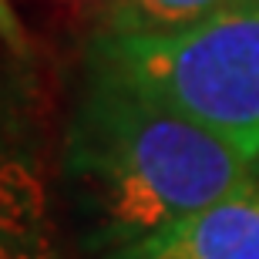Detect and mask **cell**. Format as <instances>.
Returning <instances> with one entry per match:
<instances>
[{
	"label": "cell",
	"mask_w": 259,
	"mask_h": 259,
	"mask_svg": "<svg viewBox=\"0 0 259 259\" xmlns=\"http://www.w3.org/2000/svg\"><path fill=\"white\" fill-rule=\"evenodd\" d=\"M0 44L10 51V54H17V58H27L30 54V37L24 24H20L17 10L10 7V0H0Z\"/></svg>",
	"instance_id": "6"
},
{
	"label": "cell",
	"mask_w": 259,
	"mask_h": 259,
	"mask_svg": "<svg viewBox=\"0 0 259 259\" xmlns=\"http://www.w3.org/2000/svg\"><path fill=\"white\" fill-rule=\"evenodd\" d=\"M88 71L118 77L259 165V0L179 30H98Z\"/></svg>",
	"instance_id": "2"
},
{
	"label": "cell",
	"mask_w": 259,
	"mask_h": 259,
	"mask_svg": "<svg viewBox=\"0 0 259 259\" xmlns=\"http://www.w3.org/2000/svg\"><path fill=\"white\" fill-rule=\"evenodd\" d=\"M0 259H61L37 121L10 77H0Z\"/></svg>",
	"instance_id": "3"
},
{
	"label": "cell",
	"mask_w": 259,
	"mask_h": 259,
	"mask_svg": "<svg viewBox=\"0 0 259 259\" xmlns=\"http://www.w3.org/2000/svg\"><path fill=\"white\" fill-rule=\"evenodd\" d=\"M246 4V0H121L118 10L101 24V30L118 34H158V30L192 27L205 17Z\"/></svg>",
	"instance_id": "5"
},
{
	"label": "cell",
	"mask_w": 259,
	"mask_h": 259,
	"mask_svg": "<svg viewBox=\"0 0 259 259\" xmlns=\"http://www.w3.org/2000/svg\"><path fill=\"white\" fill-rule=\"evenodd\" d=\"M105 259H259V182Z\"/></svg>",
	"instance_id": "4"
},
{
	"label": "cell",
	"mask_w": 259,
	"mask_h": 259,
	"mask_svg": "<svg viewBox=\"0 0 259 259\" xmlns=\"http://www.w3.org/2000/svg\"><path fill=\"white\" fill-rule=\"evenodd\" d=\"M44 4L61 7V10H67V14H77V17H98L101 24H105V20L118 10L121 0H44Z\"/></svg>",
	"instance_id": "7"
},
{
	"label": "cell",
	"mask_w": 259,
	"mask_h": 259,
	"mask_svg": "<svg viewBox=\"0 0 259 259\" xmlns=\"http://www.w3.org/2000/svg\"><path fill=\"white\" fill-rule=\"evenodd\" d=\"M64 179L88 239L111 252L242 192L256 165L118 77L88 71L64 138Z\"/></svg>",
	"instance_id": "1"
}]
</instances>
